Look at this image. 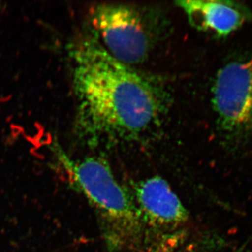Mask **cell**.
Listing matches in <instances>:
<instances>
[{
	"instance_id": "obj_3",
	"label": "cell",
	"mask_w": 252,
	"mask_h": 252,
	"mask_svg": "<svg viewBox=\"0 0 252 252\" xmlns=\"http://www.w3.org/2000/svg\"><path fill=\"white\" fill-rule=\"evenodd\" d=\"M212 103L225 137L238 147L252 148V58L233 60L217 73Z\"/></svg>"
},
{
	"instance_id": "obj_2",
	"label": "cell",
	"mask_w": 252,
	"mask_h": 252,
	"mask_svg": "<svg viewBox=\"0 0 252 252\" xmlns=\"http://www.w3.org/2000/svg\"><path fill=\"white\" fill-rule=\"evenodd\" d=\"M54 151L72 185L94 209L107 248L112 251L148 252L153 244L140 212L107 162L95 157L73 160L57 144Z\"/></svg>"
},
{
	"instance_id": "obj_1",
	"label": "cell",
	"mask_w": 252,
	"mask_h": 252,
	"mask_svg": "<svg viewBox=\"0 0 252 252\" xmlns=\"http://www.w3.org/2000/svg\"><path fill=\"white\" fill-rule=\"evenodd\" d=\"M69 51L79 135L94 144L134 140L157 125L163 106L150 79L114 59L97 36L81 38Z\"/></svg>"
},
{
	"instance_id": "obj_6",
	"label": "cell",
	"mask_w": 252,
	"mask_h": 252,
	"mask_svg": "<svg viewBox=\"0 0 252 252\" xmlns=\"http://www.w3.org/2000/svg\"><path fill=\"white\" fill-rule=\"evenodd\" d=\"M176 3L193 28L219 37L229 35L251 17L245 6L233 1L185 0Z\"/></svg>"
},
{
	"instance_id": "obj_4",
	"label": "cell",
	"mask_w": 252,
	"mask_h": 252,
	"mask_svg": "<svg viewBox=\"0 0 252 252\" xmlns=\"http://www.w3.org/2000/svg\"><path fill=\"white\" fill-rule=\"evenodd\" d=\"M91 19L97 39L114 59L131 66L148 57L150 32L143 16L133 6L97 4L91 10Z\"/></svg>"
},
{
	"instance_id": "obj_5",
	"label": "cell",
	"mask_w": 252,
	"mask_h": 252,
	"mask_svg": "<svg viewBox=\"0 0 252 252\" xmlns=\"http://www.w3.org/2000/svg\"><path fill=\"white\" fill-rule=\"evenodd\" d=\"M130 193L153 245L172 243L188 223V210L160 176L137 181Z\"/></svg>"
}]
</instances>
